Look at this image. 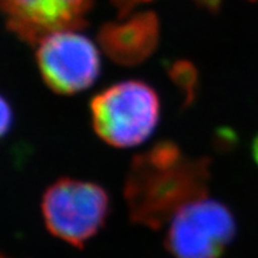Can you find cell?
Listing matches in <instances>:
<instances>
[{"mask_svg": "<svg viewBox=\"0 0 258 258\" xmlns=\"http://www.w3.org/2000/svg\"><path fill=\"white\" fill-rule=\"evenodd\" d=\"M210 160L191 158L175 144L158 143L133 158L124 187L133 223L166 225L184 204L207 197Z\"/></svg>", "mask_w": 258, "mask_h": 258, "instance_id": "6da1fadb", "label": "cell"}, {"mask_svg": "<svg viewBox=\"0 0 258 258\" xmlns=\"http://www.w3.org/2000/svg\"><path fill=\"white\" fill-rule=\"evenodd\" d=\"M160 98L143 81L109 86L91 100L92 126L115 148H132L152 136L160 120Z\"/></svg>", "mask_w": 258, "mask_h": 258, "instance_id": "7a4b0ae2", "label": "cell"}, {"mask_svg": "<svg viewBox=\"0 0 258 258\" xmlns=\"http://www.w3.org/2000/svg\"><path fill=\"white\" fill-rule=\"evenodd\" d=\"M41 211L54 237L83 248L99 233L109 214V197L102 186L62 178L45 191Z\"/></svg>", "mask_w": 258, "mask_h": 258, "instance_id": "3957f363", "label": "cell"}, {"mask_svg": "<svg viewBox=\"0 0 258 258\" xmlns=\"http://www.w3.org/2000/svg\"><path fill=\"white\" fill-rule=\"evenodd\" d=\"M234 236L236 220L229 208L202 197L170 219L165 248L174 258H220Z\"/></svg>", "mask_w": 258, "mask_h": 258, "instance_id": "277c9868", "label": "cell"}, {"mask_svg": "<svg viewBox=\"0 0 258 258\" xmlns=\"http://www.w3.org/2000/svg\"><path fill=\"white\" fill-rule=\"evenodd\" d=\"M36 59L46 86L61 95L89 89L100 73L98 48L77 29L53 32L41 38Z\"/></svg>", "mask_w": 258, "mask_h": 258, "instance_id": "5b68a950", "label": "cell"}, {"mask_svg": "<svg viewBox=\"0 0 258 258\" xmlns=\"http://www.w3.org/2000/svg\"><path fill=\"white\" fill-rule=\"evenodd\" d=\"M94 0H0L6 25L17 38L37 44L53 32L86 25Z\"/></svg>", "mask_w": 258, "mask_h": 258, "instance_id": "8992f818", "label": "cell"}, {"mask_svg": "<svg viewBox=\"0 0 258 258\" xmlns=\"http://www.w3.org/2000/svg\"><path fill=\"white\" fill-rule=\"evenodd\" d=\"M160 37V23L153 12L133 15L125 21L103 25L98 34L103 50L116 63L136 66L149 57Z\"/></svg>", "mask_w": 258, "mask_h": 258, "instance_id": "52a82bcc", "label": "cell"}, {"mask_svg": "<svg viewBox=\"0 0 258 258\" xmlns=\"http://www.w3.org/2000/svg\"><path fill=\"white\" fill-rule=\"evenodd\" d=\"M112 2L119 10L120 17H125L128 12H131L133 8L137 7L140 3H145V2H149V0H112ZM195 2H198L203 7L208 8L211 11L218 10L221 3V0H195Z\"/></svg>", "mask_w": 258, "mask_h": 258, "instance_id": "ba28073f", "label": "cell"}, {"mask_svg": "<svg viewBox=\"0 0 258 258\" xmlns=\"http://www.w3.org/2000/svg\"><path fill=\"white\" fill-rule=\"evenodd\" d=\"M14 121V112L10 103L3 95H0V139L7 135Z\"/></svg>", "mask_w": 258, "mask_h": 258, "instance_id": "9c48e42d", "label": "cell"}, {"mask_svg": "<svg viewBox=\"0 0 258 258\" xmlns=\"http://www.w3.org/2000/svg\"><path fill=\"white\" fill-rule=\"evenodd\" d=\"M251 152H253V158L255 160V162L258 163V136L255 137L254 141H253V146H251Z\"/></svg>", "mask_w": 258, "mask_h": 258, "instance_id": "30bf717a", "label": "cell"}, {"mask_svg": "<svg viewBox=\"0 0 258 258\" xmlns=\"http://www.w3.org/2000/svg\"><path fill=\"white\" fill-rule=\"evenodd\" d=\"M0 258H8V257H6V255H0Z\"/></svg>", "mask_w": 258, "mask_h": 258, "instance_id": "8fae6325", "label": "cell"}]
</instances>
